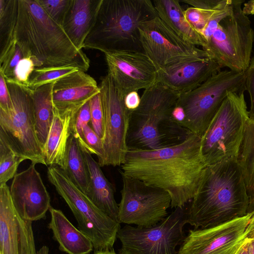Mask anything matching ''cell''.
Masks as SVG:
<instances>
[{
    "mask_svg": "<svg viewBox=\"0 0 254 254\" xmlns=\"http://www.w3.org/2000/svg\"><path fill=\"white\" fill-rule=\"evenodd\" d=\"M206 165L201 138L190 132L182 141L153 150L128 149L121 175L167 192L171 208L182 207L194 197Z\"/></svg>",
    "mask_w": 254,
    "mask_h": 254,
    "instance_id": "6da1fadb",
    "label": "cell"
},
{
    "mask_svg": "<svg viewBox=\"0 0 254 254\" xmlns=\"http://www.w3.org/2000/svg\"><path fill=\"white\" fill-rule=\"evenodd\" d=\"M250 198L238 159L207 166L188 204L187 223L194 229L215 227L247 215Z\"/></svg>",
    "mask_w": 254,
    "mask_h": 254,
    "instance_id": "7a4b0ae2",
    "label": "cell"
},
{
    "mask_svg": "<svg viewBox=\"0 0 254 254\" xmlns=\"http://www.w3.org/2000/svg\"><path fill=\"white\" fill-rule=\"evenodd\" d=\"M16 42L24 56L35 60L37 67L69 66L84 72L89 67L86 55L36 0H18Z\"/></svg>",
    "mask_w": 254,
    "mask_h": 254,
    "instance_id": "3957f363",
    "label": "cell"
},
{
    "mask_svg": "<svg viewBox=\"0 0 254 254\" xmlns=\"http://www.w3.org/2000/svg\"><path fill=\"white\" fill-rule=\"evenodd\" d=\"M180 96L158 82L144 90L139 106L130 113L127 137L128 149H156L185 139L190 132L171 118Z\"/></svg>",
    "mask_w": 254,
    "mask_h": 254,
    "instance_id": "277c9868",
    "label": "cell"
},
{
    "mask_svg": "<svg viewBox=\"0 0 254 254\" xmlns=\"http://www.w3.org/2000/svg\"><path fill=\"white\" fill-rule=\"evenodd\" d=\"M157 16L150 0H102L83 48L105 54L143 52L139 27Z\"/></svg>",
    "mask_w": 254,
    "mask_h": 254,
    "instance_id": "5b68a950",
    "label": "cell"
},
{
    "mask_svg": "<svg viewBox=\"0 0 254 254\" xmlns=\"http://www.w3.org/2000/svg\"><path fill=\"white\" fill-rule=\"evenodd\" d=\"M243 0H232L229 9L221 19L202 50L221 67L244 72L251 59L254 30L242 10Z\"/></svg>",
    "mask_w": 254,
    "mask_h": 254,
    "instance_id": "8992f818",
    "label": "cell"
},
{
    "mask_svg": "<svg viewBox=\"0 0 254 254\" xmlns=\"http://www.w3.org/2000/svg\"><path fill=\"white\" fill-rule=\"evenodd\" d=\"M47 177L72 211L77 228L92 241L95 252L113 250L120 223L97 207L60 166H49Z\"/></svg>",
    "mask_w": 254,
    "mask_h": 254,
    "instance_id": "52a82bcc",
    "label": "cell"
},
{
    "mask_svg": "<svg viewBox=\"0 0 254 254\" xmlns=\"http://www.w3.org/2000/svg\"><path fill=\"white\" fill-rule=\"evenodd\" d=\"M249 119L244 93H229L201 138V155L207 166L238 159Z\"/></svg>",
    "mask_w": 254,
    "mask_h": 254,
    "instance_id": "ba28073f",
    "label": "cell"
},
{
    "mask_svg": "<svg viewBox=\"0 0 254 254\" xmlns=\"http://www.w3.org/2000/svg\"><path fill=\"white\" fill-rule=\"evenodd\" d=\"M244 72L220 71L195 89L180 95L177 104L186 118L181 126L201 138L230 92L246 90Z\"/></svg>",
    "mask_w": 254,
    "mask_h": 254,
    "instance_id": "9c48e42d",
    "label": "cell"
},
{
    "mask_svg": "<svg viewBox=\"0 0 254 254\" xmlns=\"http://www.w3.org/2000/svg\"><path fill=\"white\" fill-rule=\"evenodd\" d=\"M6 83L12 105L7 111L0 110V138L18 157L47 165L35 128L33 90L13 82Z\"/></svg>",
    "mask_w": 254,
    "mask_h": 254,
    "instance_id": "30bf717a",
    "label": "cell"
},
{
    "mask_svg": "<svg viewBox=\"0 0 254 254\" xmlns=\"http://www.w3.org/2000/svg\"><path fill=\"white\" fill-rule=\"evenodd\" d=\"M103 116L102 155L98 158L100 167L121 166L128 150L127 137L131 111L125 103V96L111 75L103 77L99 85Z\"/></svg>",
    "mask_w": 254,
    "mask_h": 254,
    "instance_id": "8fae6325",
    "label": "cell"
},
{
    "mask_svg": "<svg viewBox=\"0 0 254 254\" xmlns=\"http://www.w3.org/2000/svg\"><path fill=\"white\" fill-rule=\"evenodd\" d=\"M188 203L177 207L163 220L149 227L126 225L117 238L121 243L119 254H177L176 247L185 239Z\"/></svg>",
    "mask_w": 254,
    "mask_h": 254,
    "instance_id": "7c38bea8",
    "label": "cell"
},
{
    "mask_svg": "<svg viewBox=\"0 0 254 254\" xmlns=\"http://www.w3.org/2000/svg\"><path fill=\"white\" fill-rule=\"evenodd\" d=\"M123 187L118 222L137 227L156 225L167 216L171 198L166 191L121 175Z\"/></svg>",
    "mask_w": 254,
    "mask_h": 254,
    "instance_id": "4fadbf2b",
    "label": "cell"
},
{
    "mask_svg": "<svg viewBox=\"0 0 254 254\" xmlns=\"http://www.w3.org/2000/svg\"><path fill=\"white\" fill-rule=\"evenodd\" d=\"M254 232V210L215 227L190 230L177 254H237Z\"/></svg>",
    "mask_w": 254,
    "mask_h": 254,
    "instance_id": "5bb4252c",
    "label": "cell"
},
{
    "mask_svg": "<svg viewBox=\"0 0 254 254\" xmlns=\"http://www.w3.org/2000/svg\"><path fill=\"white\" fill-rule=\"evenodd\" d=\"M144 53L157 71L187 61L208 58L202 50L181 38L157 15L139 27Z\"/></svg>",
    "mask_w": 254,
    "mask_h": 254,
    "instance_id": "9a60e30c",
    "label": "cell"
},
{
    "mask_svg": "<svg viewBox=\"0 0 254 254\" xmlns=\"http://www.w3.org/2000/svg\"><path fill=\"white\" fill-rule=\"evenodd\" d=\"M105 57L108 73L125 95L157 82V70L143 52H118L105 54Z\"/></svg>",
    "mask_w": 254,
    "mask_h": 254,
    "instance_id": "2e32d148",
    "label": "cell"
},
{
    "mask_svg": "<svg viewBox=\"0 0 254 254\" xmlns=\"http://www.w3.org/2000/svg\"><path fill=\"white\" fill-rule=\"evenodd\" d=\"M35 164L17 173L10 187L14 207L22 219L34 221L44 219L51 206V198Z\"/></svg>",
    "mask_w": 254,
    "mask_h": 254,
    "instance_id": "e0dca14e",
    "label": "cell"
},
{
    "mask_svg": "<svg viewBox=\"0 0 254 254\" xmlns=\"http://www.w3.org/2000/svg\"><path fill=\"white\" fill-rule=\"evenodd\" d=\"M0 254H37L32 222L18 214L6 184L0 186Z\"/></svg>",
    "mask_w": 254,
    "mask_h": 254,
    "instance_id": "ac0fdd59",
    "label": "cell"
},
{
    "mask_svg": "<svg viewBox=\"0 0 254 254\" xmlns=\"http://www.w3.org/2000/svg\"><path fill=\"white\" fill-rule=\"evenodd\" d=\"M100 92L96 81L85 72L78 70L67 74L54 82V112L72 118L84 105Z\"/></svg>",
    "mask_w": 254,
    "mask_h": 254,
    "instance_id": "d6986e66",
    "label": "cell"
},
{
    "mask_svg": "<svg viewBox=\"0 0 254 254\" xmlns=\"http://www.w3.org/2000/svg\"><path fill=\"white\" fill-rule=\"evenodd\" d=\"M221 68L209 57L187 61L158 71L157 82L182 95L198 87Z\"/></svg>",
    "mask_w": 254,
    "mask_h": 254,
    "instance_id": "ffe728a7",
    "label": "cell"
},
{
    "mask_svg": "<svg viewBox=\"0 0 254 254\" xmlns=\"http://www.w3.org/2000/svg\"><path fill=\"white\" fill-rule=\"evenodd\" d=\"M102 0H71L62 27L73 45L82 50L93 28Z\"/></svg>",
    "mask_w": 254,
    "mask_h": 254,
    "instance_id": "44dd1931",
    "label": "cell"
},
{
    "mask_svg": "<svg viewBox=\"0 0 254 254\" xmlns=\"http://www.w3.org/2000/svg\"><path fill=\"white\" fill-rule=\"evenodd\" d=\"M80 146L90 179V191L88 197L103 212L118 222L119 204L115 198L113 186L103 174L100 166L93 158L92 154L83 146L80 145Z\"/></svg>",
    "mask_w": 254,
    "mask_h": 254,
    "instance_id": "7402d4cb",
    "label": "cell"
},
{
    "mask_svg": "<svg viewBox=\"0 0 254 254\" xmlns=\"http://www.w3.org/2000/svg\"><path fill=\"white\" fill-rule=\"evenodd\" d=\"M48 227L60 250L67 254H88L94 249L90 239L76 228L59 209L51 206Z\"/></svg>",
    "mask_w": 254,
    "mask_h": 254,
    "instance_id": "603a6c76",
    "label": "cell"
},
{
    "mask_svg": "<svg viewBox=\"0 0 254 254\" xmlns=\"http://www.w3.org/2000/svg\"><path fill=\"white\" fill-rule=\"evenodd\" d=\"M157 15L172 31L184 40L196 46L204 47L206 42L187 20L179 0H154Z\"/></svg>",
    "mask_w": 254,
    "mask_h": 254,
    "instance_id": "cb8c5ba5",
    "label": "cell"
},
{
    "mask_svg": "<svg viewBox=\"0 0 254 254\" xmlns=\"http://www.w3.org/2000/svg\"><path fill=\"white\" fill-rule=\"evenodd\" d=\"M71 119L70 116H61L54 113L53 121L43 149L47 165L63 167L66 144L71 133Z\"/></svg>",
    "mask_w": 254,
    "mask_h": 254,
    "instance_id": "d4e9b609",
    "label": "cell"
},
{
    "mask_svg": "<svg viewBox=\"0 0 254 254\" xmlns=\"http://www.w3.org/2000/svg\"><path fill=\"white\" fill-rule=\"evenodd\" d=\"M54 82L41 86L33 90L35 128L38 138L43 149L54 117L52 100Z\"/></svg>",
    "mask_w": 254,
    "mask_h": 254,
    "instance_id": "484cf974",
    "label": "cell"
},
{
    "mask_svg": "<svg viewBox=\"0 0 254 254\" xmlns=\"http://www.w3.org/2000/svg\"><path fill=\"white\" fill-rule=\"evenodd\" d=\"M62 168L72 182L87 196L90 191L88 171L80 145L71 133L66 144Z\"/></svg>",
    "mask_w": 254,
    "mask_h": 254,
    "instance_id": "4316f807",
    "label": "cell"
},
{
    "mask_svg": "<svg viewBox=\"0 0 254 254\" xmlns=\"http://www.w3.org/2000/svg\"><path fill=\"white\" fill-rule=\"evenodd\" d=\"M18 0H0V60L16 44Z\"/></svg>",
    "mask_w": 254,
    "mask_h": 254,
    "instance_id": "83f0119b",
    "label": "cell"
},
{
    "mask_svg": "<svg viewBox=\"0 0 254 254\" xmlns=\"http://www.w3.org/2000/svg\"><path fill=\"white\" fill-rule=\"evenodd\" d=\"M238 160L251 203L254 200V120L247 122Z\"/></svg>",
    "mask_w": 254,
    "mask_h": 254,
    "instance_id": "f1b7e54d",
    "label": "cell"
},
{
    "mask_svg": "<svg viewBox=\"0 0 254 254\" xmlns=\"http://www.w3.org/2000/svg\"><path fill=\"white\" fill-rule=\"evenodd\" d=\"M79 69L74 66H53L35 68L31 74L28 87L34 90L44 85L54 82L58 79Z\"/></svg>",
    "mask_w": 254,
    "mask_h": 254,
    "instance_id": "f546056e",
    "label": "cell"
},
{
    "mask_svg": "<svg viewBox=\"0 0 254 254\" xmlns=\"http://www.w3.org/2000/svg\"><path fill=\"white\" fill-rule=\"evenodd\" d=\"M24 160L17 156L4 140L0 138V186L14 178L19 165Z\"/></svg>",
    "mask_w": 254,
    "mask_h": 254,
    "instance_id": "4dcf8cb0",
    "label": "cell"
},
{
    "mask_svg": "<svg viewBox=\"0 0 254 254\" xmlns=\"http://www.w3.org/2000/svg\"><path fill=\"white\" fill-rule=\"evenodd\" d=\"M45 12L62 26L71 0H36Z\"/></svg>",
    "mask_w": 254,
    "mask_h": 254,
    "instance_id": "1f68e13d",
    "label": "cell"
},
{
    "mask_svg": "<svg viewBox=\"0 0 254 254\" xmlns=\"http://www.w3.org/2000/svg\"><path fill=\"white\" fill-rule=\"evenodd\" d=\"M90 100L84 105L71 119L70 130L73 135L80 145L86 147L84 139L83 129L90 123Z\"/></svg>",
    "mask_w": 254,
    "mask_h": 254,
    "instance_id": "d6a6232c",
    "label": "cell"
},
{
    "mask_svg": "<svg viewBox=\"0 0 254 254\" xmlns=\"http://www.w3.org/2000/svg\"><path fill=\"white\" fill-rule=\"evenodd\" d=\"M225 1V0H223L222 4L215 10H205L192 6L189 7L184 10L185 17L191 26L201 35L213 14Z\"/></svg>",
    "mask_w": 254,
    "mask_h": 254,
    "instance_id": "836d02e7",
    "label": "cell"
},
{
    "mask_svg": "<svg viewBox=\"0 0 254 254\" xmlns=\"http://www.w3.org/2000/svg\"><path fill=\"white\" fill-rule=\"evenodd\" d=\"M90 108L91 127L102 138L103 134V116L100 93L90 100Z\"/></svg>",
    "mask_w": 254,
    "mask_h": 254,
    "instance_id": "e575fe53",
    "label": "cell"
},
{
    "mask_svg": "<svg viewBox=\"0 0 254 254\" xmlns=\"http://www.w3.org/2000/svg\"><path fill=\"white\" fill-rule=\"evenodd\" d=\"M83 135L85 148L90 153L96 155L98 158L101 157L103 154L102 138L89 125L84 127Z\"/></svg>",
    "mask_w": 254,
    "mask_h": 254,
    "instance_id": "d590c367",
    "label": "cell"
},
{
    "mask_svg": "<svg viewBox=\"0 0 254 254\" xmlns=\"http://www.w3.org/2000/svg\"><path fill=\"white\" fill-rule=\"evenodd\" d=\"M245 74V89L249 93L251 101V107L249 111V118L254 120V57L251 58Z\"/></svg>",
    "mask_w": 254,
    "mask_h": 254,
    "instance_id": "8d00e7d4",
    "label": "cell"
},
{
    "mask_svg": "<svg viewBox=\"0 0 254 254\" xmlns=\"http://www.w3.org/2000/svg\"><path fill=\"white\" fill-rule=\"evenodd\" d=\"M12 105L10 93L5 78L0 73V110L7 111Z\"/></svg>",
    "mask_w": 254,
    "mask_h": 254,
    "instance_id": "74e56055",
    "label": "cell"
},
{
    "mask_svg": "<svg viewBox=\"0 0 254 254\" xmlns=\"http://www.w3.org/2000/svg\"><path fill=\"white\" fill-rule=\"evenodd\" d=\"M180 1L191 5L195 8L205 10H215L222 4L223 0H181Z\"/></svg>",
    "mask_w": 254,
    "mask_h": 254,
    "instance_id": "f35d334b",
    "label": "cell"
},
{
    "mask_svg": "<svg viewBox=\"0 0 254 254\" xmlns=\"http://www.w3.org/2000/svg\"><path fill=\"white\" fill-rule=\"evenodd\" d=\"M141 100L137 91H132L127 94L125 97V103L129 111L136 110L139 106Z\"/></svg>",
    "mask_w": 254,
    "mask_h": 254,
    "instance_id": "ab89813d",
    "label": "cell"
},
{
    "mask_svg": "<svg viewBox=\"0 0 254 254\" xmlns=\"http://www.w3.org/2000/svg\"><path fill=\"white\" fill-rule=\"evenodd\" d=\"M171 118L173 121L181 126L186 118V114L183 108L176 104L172 110Z\"/></svg>",
    "mask_w": 254,
    "mask_h": 254,
    "instance_id": "60d3db41",
    "label": "cell"
},
{
    "mask_svg": "<svg viewBox=\"0 0 254 254\" xmlns=\"http://www.w3.org/2000/svg\"><path fill=\"white\" fill-rule=\"evenodd\" d=\"M242 10L246 15H254V0H251L244 3Z\"/></svg>",
    "mask_w": 254,
    "mask_h": 254,
    "instance_id": "b9f144b4",
    "label": "cell"
},
{
    "mask_svg": "<svg viewBox=\"0 0 254 254\" xmlns=\"http://www.w3.org/2000/svg\"><path fill=\"white\" fill-rule=\"evenodd\" d=\"M248 238L240 249L237 254H251L250 237Z\"/></svg>",
    "mask_w": 254,
    "mask_h": 254,
    "instance_id": "7bdbcfd3",
    "label": "cell"
},
{
    "mask_svg": "<svg viewBox=\"0 0 254 254\" xmlns=\"http://www.w3.org/2000/svg\"><path fill=\"white\" fill-rule=\"evenodd\" d=\"M37 254H49V249L47 246H43L38 251Z\"/></svg>",
    "mask_w": 254,
    "mask_h": 254,
    "instance_id": "ee69618b",
    "label": "cell"
},
{
    "mask_svg": "<svg viewBox=\"0 0 254 254\" xmlns=\"http://www.w3.org/2000/svg\"><path fill=\"white\" fill-rule=\"evenodd\" d=\"M251 254H254V232L250 237Z\"/></svg>",
    "mask_w": 254,
    "mask_h": 254,
    "instance_id": "f6af8a7d",
    "label": "cell"
},
{
    "mask_svg": "<svg viewBox=\"0 0 254 254\" xmlns=\"http://www.w3.org/2000/svg\"><path fill=\"white\" fill-rule=\"evenodd\" d=\"M93 254H117L113 250L95 252Z\"/></svg>",
    "mask_w": 254,
    "mask_h": 254,
    "instance_id": "bcb514c9",
    "label": "cell"
}]
</instances>
